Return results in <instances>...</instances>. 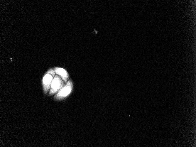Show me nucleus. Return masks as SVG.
I'll return each mask as SVG.
<instances>
[{
	"instance_id": "2",
	"label": "nucleus",
	"mask_w": 196,
	"mask_h": 147,
	"mask_svg": "<svg viewBox=\"0 0 196 147\" xmlns=\"http://www.w3.org/2000/svg\"><path fill=\"white\" fill-rule=\"evenodd\" d=\"M56 74L53 68L49 69L44 74L42 80L43 92L47 94L49 91L52 80Z\"/></svg>"
},
{
	"instance_id": "4",
	"label": "nucleus",
	"mask_w": 196,
	"mask_h": 147,
	"mask_svg": "<svg viewBox=\"0 0 196 147\" xmlns=\"http://www.w3.org/2000/svg\"><path fill=\"white\" fill-rule=\"evenodd\" d=\"M53 69L55 74L59 76L66 84L70 77L68 72L65 69L59 67H55Z\"/></svg>"
},
{
	"instance_id": "3",
	"label": "nucleus",
	"mask_w": 196,
	"mask_h": 147,
	"mask_svg": "<svg viewBox=\"0 0 196 147\" xmlns=\"http://www.w3.org/2000/svg\"><path fill=\"white\" fill-rule=\"evenodd\" d=\"M66 84L61 78L56 74L52 82L48 96L57 94Z\"/></svg>"
},
{
	"instance_id": "1",
	"label": "nucleus",
	"mask_w": 196,
	"mask_h": 147,
	"mask_svg": "<svg viewBox=\"0 0 196 147\" xmlns=\"http://www.w3.org/2000/svg\"><path fill=\"white\" fill-rule=\"evenodd\" d=\"M73 84L71 78L69 79L65 86L54 96L56 101H62L67 98L72 93Z\"/></svg>"
}]
</instances>
